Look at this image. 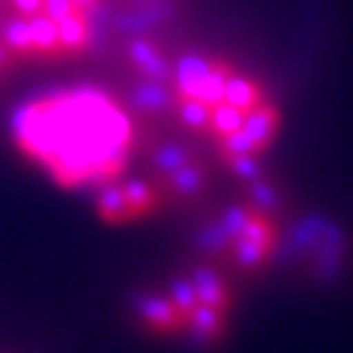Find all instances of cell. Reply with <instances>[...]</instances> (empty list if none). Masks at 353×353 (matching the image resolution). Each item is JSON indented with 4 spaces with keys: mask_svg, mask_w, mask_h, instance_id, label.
<instances>
[{
    "mask_svg": "<svg viewBox=\"0 0 353 353\" xmlns=\"http://www.w3.org/2000/svg\"><path fill=\"white\" fill-rule=\"evenodd\" d=\"M12 145L61 190H101L139 156V123L98 83L59 86L26 101L12 117Z\"/></svg>",
    "mask_w": 353,
    "mask_h": 353,
    "instance_id": "6da1fadb",
    "label": "cell"
},
{
    "mask_svg": "<svg viewBox=\"0 0 353 353\" xmlns=\"http://www.w3.org/2000/svg\"><path fill=\"white\" fill-rule=\"evenodd\" d=\"M161 109L239 179H256L281 134L270 86L220 53L184 50L161 78Z\"/></svg>",
    "mask_w": 353,
    "mask_h": 353,
    "instance_id": "7a4b0ae2",
    "label": "cell"
},
{
    "mask_svg": "<svg viewBox=\"0 0 353 353\" xmlns=\"http://www.w3.org/2000/svg\"><path fill=\"white\" fill-rule=\"evenodd\" d=\"M231 314V284L212 264L172 279L161 290L142 292L134 301V320L148 336L190 339L201 347H212L228 336Z\"/></svg>",
    "mask_w": 353,
    "mask_h": 353,
    "instance_id": "3957f363",
    "label": "cell"
},
{
    "mask_svg": "<svg viewBox=\"0 0 353 353\" xmlns=\"http://www.w3.org/2000/svg\"><path fill=\"white\" fill-rule=\"evenodd\" d=\"M281 245V225L273 201L245 198L220 209L201 231V248L231 273L256 276L270 268Z\"/></svg>",
    "mask_w": 353,
    "mask_h": 353,
    "instance_id": "277c9868",
    "label": "cell"
},
{
    "mask_svg": "<svg viewBox=\"0 0 353 353\" xmlns=\"http://www.w3.org/2000/svg\"><path fill=\"white\" fill-rule=\"evenodd\" d=\"M92 195L98 217L109 225H131L170 206L156 179H128V175H123V179L95 190Z\"/></svg>",
    "mask_w": 353,
    "mask_h": 353,
    "instance_id": "5b68a950",
    "label": "cell"
}]
</instances>
